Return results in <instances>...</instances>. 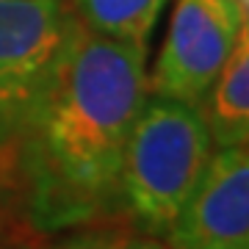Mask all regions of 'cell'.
Wrapping results in <instances>:
<instances>
[{
    "label": "cell",
    "instance_id": "6da1fadb",
    "mask_svg": "<svg viewBox=\"0 0 249 249\" xmlns=\"http://www.w3.org/2000/svg\"><path fill=\"white\" fill-rule=\"evenodd\" d=\"M147 94V45L75 28L17 144L19 186L36 230L94 222L122 205L124 147Z\"/></svg>",
    "mask_w": 249,
    "mask_h": 249
},
{
    "label": "cell",
    "instance_id": "7a4b0ae2",
    "mask_svg": "<svg viewBox=\"0 0 249 249\" xmlns=\"http://www.w3.org/2000/svg\"><path fill=\"white\" fill-rule=\"evenodd\" d=\"M213 155V139L194 106L147 94L119 175V202L139 230L166 235Z\"/></svg>",
    "mask_w": 249,
    "mask_h": 249
},
{
    "label": "cell",
    "instance_id": "3957f363",
    "mask_svg": "<svg viewBox=\"0 0 249 249\" xmlns=\"http://www.w3.org/2000/svg\"><path fill=\"white\" fill-rule=\"evenodd\" d=\"M78 25L70 0H0V133L14 147Z\"/></svg>",
    "mask_w": 249,
    "mask_h": 249
},
{
    "label": "cell",
    "instance_id": "277c9868",
    "mask_svg": "<svg viewBox=\"0 0 249 249\" xmlns=\"http://www.w3.org/2000/svg\"><path fill=\"white\" fill-rule=\"evenodd\" d=\"M247 34L241 0H178L160 53L147 72V89L158 97L194 106Z\"/></svg>",
    "mask_w": 249,
    "mask_h": 249
},
{
    "label": "cell",
    "instance_id": "5b68a950",
    "mask_svg": "<svg viewBox=\"0 0 249 249\" xmlns=\"http://www.w3.org/2000/svg\"><path fill=\"white\" fill-rule=\"evenodd\" d=\"M163 238L172 249H249L247 147H219Z\"/></svg>",
    "mask_w": 249,
    "mask_h": 249
},
{
    "label": "cell",
    "instance_id": "8992f818",
    "mask_svg": "<svg viewBox=\"0 0 249 249\" xmlns=\"http://www.w3.org/2000/svg\"><path fill=\"white\" fill-rule=\"evenodd\" d=\"M216 147H247L249 142V42L247 34L224 61L213 83L196 103Z\"/></svg>",
    "mask_w": 249,
    "mask_h": 249
},
{
    "label": "cell",
    "instance_id": "52a82bcc",
    "mask_svg": "<svg viewBox=\"0 0 249 249\" xmlns=\"http://www.w3.org/2000/svg\"><path fill=\"white\" fill-rule=\"evenodd\" d=\"M80 25L116 42L147 45L166 0H70Z\"/></svg>",
    "mask_w": 249,
    "mask_h": 249
},
{
    "label": "cell",
    "instance_id": "ba28073f",
    "mask_svg": "<svg viewBox=\"0 0 249 249\" xmlns=\"http://www.w3.org/2000/svg\"><path fill=\"white\" fill-rule=\"evenodd\" d=\"M58 249H163L150 235H127V232H83L64 241Z\"/></svg>",
    "mask_w": 249,
    "mask_h": 249
},
{
    "label": "cell",
    "instance_id": "9c48e42d",
    "mask_svg": "<svg viewBox=\"0 0 249 249\" xmlns=\"http://www.w3.org/2000/svg\"><path fill=\"white\" fill-rule=\"evenodd\" d=\"M17 194H22L17 158L0 155V238L11 230V211H14V196Z\"/></svg>",
    "mask_w": 249,
    "mask_h": 249
},
{
    "label": "cell",
    "instance_id": "30bf717a",
    "mask_svg": "<svg viewBox=\"0 0 249 249\" xmlns=\"http://www.w3.org/2000/svg\"><path fill=\"white\" fill-rule=\"evenodd\" d=\"M0 155H11V158H17V147H14L3 133H0Z\"/></svg>",
    "mask_w": 249,
    "mask_h": 249
}]
</instances>
